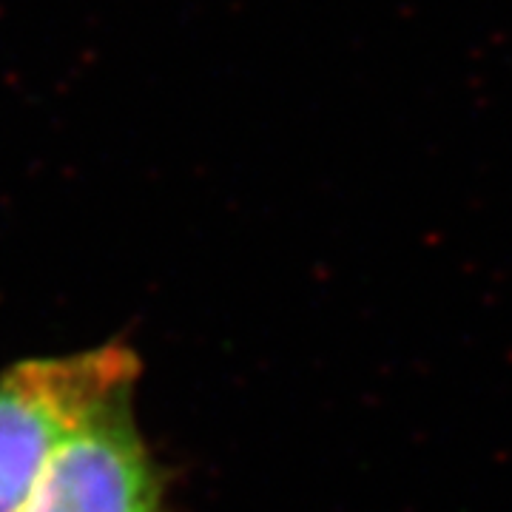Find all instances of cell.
<instances>
[{
  "label": "cell",
  "mask_w": 512,
  "mask_h": 512,
  "mask_svg": "<svg viewBox=\"0 0 512 512\" xmlns=\"http://www.w3.org/2000/svg\"><path fill=\"white\" fill-rule=\"evenodd\" d=\"M140 356L126 342L29 359L0 373V512H23L60 447L97 407L137 387Z\"/></svg>",
  "instance_id": "obj_1"
},
{
  "label": "cell",
  "mask_w": 512,
  "mask_h": 512,
  "mask_svg": "<svg viewBox=\"0 0 512 512\" xmlns=\"http://www.w3.org/2000/svg\"><path fill=\"white\" fill-rule=\"evenodd\" d=\"M23 512H168L160 464L134 416V387L83 421Z\"/></svg>",
  "instance_id": "obj_2"
}]
</instances>
